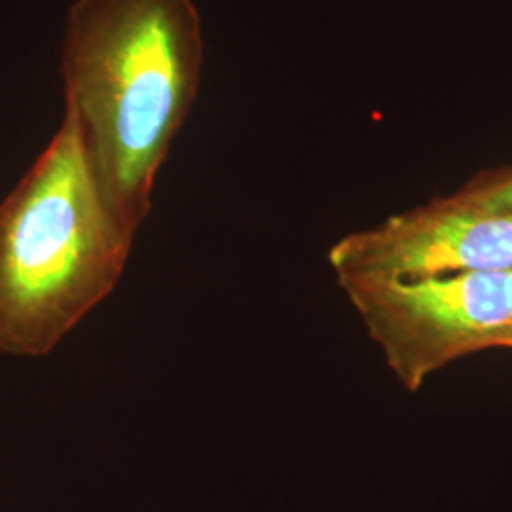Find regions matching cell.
Masks as SVG:
<instances>
[{
  "label": "cell",
  "mask_w": 512,
  "mask_h": 512,
  "mask_svg": "<svg viewBox=\"0 0 512 512\" xmlns=\"http://www.w3.org/2000/svg\"><path fill=\"white\" fill-rule=\"evenodd\" d=\"M133 239L63 116L0 202V353H52L116 289Z\"/></svg>",
  "instance_id": "7a4b0ae2"
},
{
  "label": "cell",
  "mask_w": 512,
  "mask_h": 512,
  "mask_svg": "<svg viewBox=\"0 0 512 512\" xmlns=\"http://www.w3.org/2000/svg\"><path fill=\"white\" fill-rule=\"evenodd\" d=\"M456 194L492 215L512 220V165L476 175Z\"/></svg>",
  "instance_id": "5b68a950"
},
{
  "label": "cell",
  "mask_w": 512,
  "mask_h": 512,
  "mask_svg": "<svg viewBox=\"0 0 512 512\" xmlns=\"http://www.w3.org/2000/svg\"><path fill=\"white\" fill-rule=\"evenodd\" d=\"M342 291L406 391L512 330V270L410 281H346Z\"/></svg>",
  "instance_id": "3957f363"
},
{
  "label": "cell",
  "mask_w": 512,
  "mask_h": 512,
  "mask_svg": "<svg viewBox=\"0 0 512 512\" xmlns=\"http://www.w3.org/2000/svg\"><path fill=\"white\" fill-rule=\"evenodd\" d=\"M194 0H74L65 18V114L110 211L131 236L200 92Z\"/></svg>",
  "instance_id": "6da1fadb"
},
{
  "label": "cell",
  "mask_w": 512,
  "mask_h": 512,
  "mask_svg": "<svg viewBox=\"0 0 512 512\" xmlns=\"http://www.w3.org/2000/svg\"><path fill=\"white\" fill-rule=\"evenodd\" d=\"M329 264L338 283L507 272L512 270V220L454 192L338 239L330 247Z\"/></svg>",
  "instance_id": "277c9868"
},
{
  "label": "cell",
  "mask_w": 512,
  "mask_h": 512,
  "mask_svg": "<svg viewBox=\"0 0 512 512\" xmlns=\"http://www.w3.org/2000/svg\"><path fill=\"white\" fill-rule=\"evenodd\" d=\"M505 349H512V330L509 338H507V342H505Z\"/></svg>",
  "instance_id": "8992f818"
}]
</instances>
